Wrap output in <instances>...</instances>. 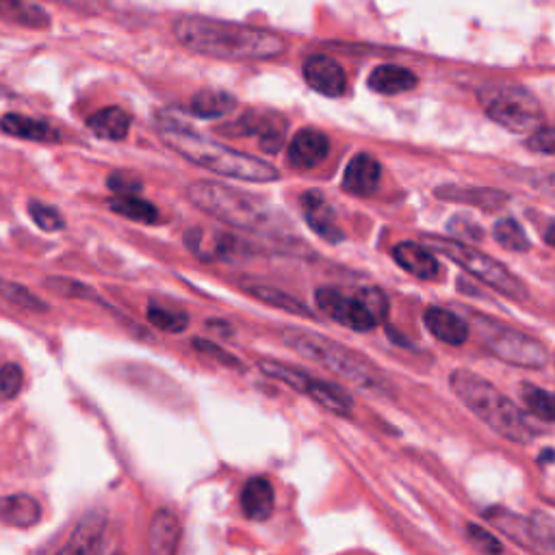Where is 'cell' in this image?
I'll return each mask as SVG.
<instances>
[{"label":"cell","mask_w":555,"mask_h":555,"mask_svg":"<svg viewBox=\"0 0 555 555\" xmlns=\"http://www.w3.org/2000/svg\"><path fill=\"white\" fill-rule=\"evenodd\" d=\"M545 241H547L549 245H555V224H551V226L547 228V232H545Z\"/></svg>","instance_id":"cell-43"},{"label":"cell","mask_w":555,"mask_h":555,"mask_svg":"<svg viewBox=\"0 0 555 555\" xmlns=\"http://www.w3.org/2000/svg\"><path fill=\"white\" fill-rule=\"evenodd\" d=\"M287 128L289 122L278 113H258L248 111L237 122L226 124L224 133L237 135V137H256L258 146L265 152L276 154L287 141Z\"/></svg>","instance_id":"cell-11"},{"label":"cell","mask_w":555,"mask_h":555,"mask_svg":"<svg viewBox=\"0 0 555 555\" xmlns=\"http://www.w3.org/2000/svg\"><path fill=\"white\" fill-rule=\"evenodd\" d=\"M529 527H532V536L538 545L547 547L549 551H555V527L549 523V519H545V516H536L534 521H529Z\"/></svg>","instance_id":"cell-39"},{"label":"cell","mask_w":555,"mask_h":555,"mask_svg":"<svg viewBox=\"0 0 555 555\" xmlns=\"http://www.w3.org/2000/svg\"><path fill=\"white\" fill-rule=\"evenodd\" d=\"M393 258L399 267L406 269L410 276H415L419 280H434L438 276V271H441V265H438L436 256L415 241H404L395 245Z\"/></svg>","instance_id":"cell-16"},{"label":"cell","mask_w":555,"mask_h":555,"mask_svg":"<svg viewBox=\"0 0 555 555\" xmlns=\"http://www.w3.org/2000/svg\"><path fill=\"white\" fill-rule=\"evenodd\" d=\"M0 18L31 29H44L50 22L42 7L31 5L27 0H0Z\"/></svg>","instance_id":"cell-28"},{"label":"cell","mask_w":555,"mask_h":555,"mask_svg":"<svg viewBox=\"0 0 555 555\" xmlns=\"http://www.w3.org/2000/svg\"><path fill=\"white\" fill-rule=\"evenodd\" d=\"M493 237L501 245V248H506L510 252H527L529 248H532V243H529L521 224L514 222V219H510V217L499 219L493 228Z\"/></svg>","instance_id":"cell-31"},{"label":"cell","mask_w":555,"mask_h":555,"mask_svg":"<svg viewBox=\"0 0 555 555\" xmlns=\"http://www.w3.org/2000/svg\"><path fill=\"white\" fill-rule=\"evenodd\" d=\"M304 79L315 92L328 98H339L347 89V74L337 59L328 55H311L304 61Z\"/></svg>","instance_id":"cell-12"},{"label":"cell","mask_w":555,"mask_h":555,"mask_svg":"<svg viewBox=\"0 0 555 555\" xmlns=\"http://www.w3.org/2000/svg\"><path fill=\"white\" fill-rule=\"evenodd\" d=\"M42 506L31 495H7L0 497V523L18 529H27L40 523Z\"/></svg>","instance_id":"cell-22"},{"label":"cell","mask_w":555,"mask_h":555,"mask_svg":"<svg viewBox=\"0 0 555 555\" xmlns=\"http://www.w3.org/2000/svg\"><path fill=\"white\" fill-rule=\"evenodd\" d=\"M109 187L115 196H137L141 191L139 180H133L128 174H113L109 178Z\"/></svg>","instance_id":"cell-42"},{"label":"cell","mask_w":555,"mask_h":555,"mask_svg":"<svg viewBox=\"0 0 555 555\" xmlns=\"http://www.w3.org/2000/svg\"><path fill=\"white\" fill-rule=\"evenodd\" d=\"M467 536H469V540L473 542V545L480 549V551H484L486 555H501L503 553L501 540L495 538L490 532H486V529L480 527V525L469 523L467 525Z\"/></svg>","instance_id":"cell-37"},{"label":"cell","mask_w":555,"mask_h":555,"mask_svg":"<svg viewBox=\"0 0 555 555\" xmlns=\"http://www.w3.org/2000/svg\"><path fill=\"white\" fill-rule=\"evenodd\" d=\"M193 206L222 224L248 232H280L282 215L252 193L222 183H193L187 187Z\"/></svg>","instance_id":"cell-5"},{"label":"cell","mask_w":555,"mask_h":555,"mask_svg":"<svg viewBox=\"0 0 555 555\" xmlns=\"http://www.w3.org/2000/svg\"><path fill=\"white\" fill-rule=\"evenodd\" d=\"M449 232L454 237H462V239H469V241H482V228L477 226L471 219H464V217H456L449 222Z\"/></svg>","instance_id":"cell-41"},{"label":"cell","mask_w":555,"mask_h":555,"mask_svg":"<svg viewBox=\"0 0 555 555\" xmlns=\"http://www.w3.org/2000/svg\"><path fill=\"white\" fill-rule=\"evenodd\" d=\"M243 289L248 291L252 298L261 300V302L274 306V308H280V311H285L289 315H298V317H306V319H315L317 317L302 300H298V298H295V295L282 291L278 287H269V285H258V282H250V285H245Z\"/></svg>","instance_id":"cell-27"},{"label":"cell","mask_w":555,"mask_h":555,"mask_svg":"<svg viewBox=\"0 0 555 555\" xmlns=\"http://www.w3.org/2000/svg\"><path fill=\"white\" fill-rule=\"evenodd\" d=\"M180 542V523L170 510L152 516L148 529V555H176Z\"/></svg>","instance_id":"cell-20"},{"label":"cell","mask_w":555,"mask_h":555,"mask_svg":"<svg viewBox=\"0 0 555 555\" xmlns=\"http://www.w3.org/2000/svg\"><path fill=\"white\" fill-rule=\"evenodd\" d=\"M302 211H304L306 224L311 226L315 235H319L324 241L339 243V241L345 239L343 230L337 222V213H334L328 198L321 191L311 189V191L304 193V196H302Z\"/></svg>","instance_id":"cell-13"},{"label":"cell","mask_w":555,"mask_h":555,"mask_svg":"<svg viewBox=\"0 0 555 555\" xmlns=\"http://www.w3.org/2000/svg\"><path fill=\"white\" fill-rule=\"evenodd\" d=\"M380 176L382 167L378 159H373L367 152H360L345 167L343 189L354 193V196H371L378 189Z\"/></svg>","instance_id":"cell-15"},{"label":"cell","mask_w":555,"mask_h":555,"mask_svg":"<svg viewBox=\"0 0 555 555\" xmlns=\"http://www.w3.org/2000/svg\"><path fill=\"white\" fill-rule=\"evenodd\" d=\"M484 111L495 124L508 128L510 133H529L542 126L545 113L532 92L516 85H499L484 89L482 96Z\"/></svg>","instance_id":"cell-8"},{"label":"cell","mask_w":555,"mask_h":555,"mask_svg":"<svg viewBox=\"0 0 555 555\" xmlns=\"http://www.w3.org/2000/svg\"><path fill=\"white\" fill-rule=\"evenodd\" d=\"M174 37L191 53L222 61H267L287 53V42L274 31L206 16L178 18Z\"/></svg>","instance_id":"cell-1"},{"label":"cell","mask_w":555,"mask_h":555,"mask_svg":"<svg viewBox=\"0 0 555 555\" xmlns=\"http://www.w3.org/2000/svg\"><path fill=\"white\" fill-rule=\"evenodd\" d=\"M261 371L265 373V376L291 386L293 391L308 395L315 404L324 406L326 410L334 412V415H339V417L352 415L354 399L350 397V393L343 391L339 384L319 380V378L311 376V373H306L298 367L285 365V363H278V360H261Z\"/></svg>","instance_id":"cell-10"},{"label":"cell","mask_w":555,"mask_h":555,"mask_svg":"<svg viewBox=\"0 0 555 555\" xmlns=\"http://www.w3.org/2000/svg\"><path fill=\"white\" fill-rule=\"evenodd\" d=\"M315 302L321 313L356 332L373 330L389 315V300L376 287H365L354 295H345L332 287H321L315 293Z\"/></svg>","instance_id":"cell-6"},{"label":"cell","mask_w":555,"mask_h":555,"mask_svg":"<svg viewBox=\"0 0 555 555\" xmlns=\"http://www.w3.org/2000/svg\"><path fill=\"white\" fill-rule=\"evenodd\" d=\"M425 328H428L438 341H443L447 345H462L469 339V326L467 321L458 317L456 313L447 311L441 306H430L423 315Z\"/></svg>","instance_id":"cell-18"},{"label":"cell","mask_w":555,"mask_h":555,"mask_svg":"<svg viewBox=\"0 0 555 555\" xmlns=\"http://www.w3.org/2000/svg\"><path fill=\"white\" fill-rule=\"evenodd\" d=\"M159 137L180 157L200 165L202 170L222 178L245 180V183H271L280 176L274 165L245 154L239 150L217 144L215 139L204 137L170 115L161 113L157 120Z\"/></svg>","instance_id":"cell-2"},{"label":"cell","mask_w":555,"mask_h":555,"mask_svg":"<svg viewBox=\"0 0 555 555\" xmlns=\"http://www.w3.org/2000/svg\"><path fill=\"white\" fill-rule=\"evenodd\" d=\"M148 321L154 326V328H159L163 332H172V334H178V332H185L187 326H189V315L183 313V311H174V308H165V306H157V304H152L148 306Z\"/></svg>","instance_id":"cell-33"},{"label":"cell","mask_w":555,"mask_h":555,"mask_svg":"<svg viewBox=\"0 0 555 555\" xmlns=\"http://www.w3.org/2000/svg\"><path fill=\"white\" fill-rule=\"evenodd\" d=\"M449 384L460 402L477 419L484 421L490 430H495L499 436L508 438L516 445H529L534 441L532 423L497 386L469 369H456L451 373Z\"/></svg>","instance_id":"cell-4"},{"label":"cell","mask_w":555,"mask_h":555,"mask_svg":"<svg viewBox=\"0 0 555 555\" xmlns=\"http://www.w3.org/2000/svg\"><path fill=\"white\" fill-rule=\"evenodd\" d=\"M417 83L419 79L408 68L393 66V63H389V66H378L369 74V89L382 96H397L410 92V89L417 87Z\"/></svg>","instance_id":"cell-24"},{"label":"cell","mask_w":555,"mask_h":555,"mask_svg":"<svg viewBox=\"0 0 555 555\" xmlns=\"http://www.w3.org/2000/svg\"><path fill=\"white\" fill-rule=\"evenodd\" d=\"M330 154V139L317 128H302L291 139L287 159L295 170H315Z\"/></svg>","instance_id":"cell-14"},{"label":"cell","mask_w":555,"mask_h":555,"mask_svg":"<svg viewBox=\"0 0 555 555\" xmlns=\"http://www.w3.org/2000/svg\"><path fill=\"white\" fill-rule=\"evenodd\" d=\"M527 148L540 152V154H551L555 157V122L542 124L538 131L527 137Z\"/></svg>","instance_id":"cell-38"},{"label":"cell","mask_w":555,"mask_h":555,"mask_svg":"<svg viewBox=\"0 0 555 555\" xmlns=\"http://www.w3.org/2000/svg\"><path fill=\"white\" fill-rule=\"evenodd\" d=\"M193 347H196L198 352L206 354V356H211L215 360H219V363L226 365V367H241L239 363V358H235L232 354H228L226 350H222V347L215 345L213 341H206V339H196L193 341Z\"/></svg>","instance_id":"cell-40"},{"label":"cell","mask_w":555,"mask_h":555,"mask_svg":"<svg viewBox=\"0 0 555 555\" xmlns=\"http://www.w3.org/2000/svg\"><path fill=\"white\" fill-rule=\"evenodd\" d=\"M0 298L24 308V311H33V313L48 311V304L44 300H40L33 291L18 285V282H14V280L0 278Z\"/></svg>","instance_id":"cell-30"},{"label":"cell","mask_w":555,"mask_h":555,"mask_svg":"<svg viewBox=\"0 0 555 555\" xmlns=\"http://www.w3.org/2000/svg\"><path fill=\"white\" fill-rule=\"evenodd\" d=\"M241 510L252 521H267L274 512V486L267 477H252L241 493Z\"/></svg>","instance_id":"cell-23"},{"label":"cell","mask_w":555,"mask_h":555,"mask_svg":"<svg viewBox=\"0 0 555 555\" xmlns=\"http://www.w3.org/2000/svg\"><path fill=\"white\" fill-rule=\"evenodd\" d=\"M434 193L445 202L471 204V206H477V209H484V211H497L508 202L506 193L499 191V189H490V187L445 185V187H438Z\"/></svg>","instance_id":"cell-19"},{"label":"cell","mask_w":555,"mask_h":555,"mask_svg":"<svg viewBox=\"0 0 555 555\" xmlns=\"http://www.w3.org/2000/svg\"><path fill=\"white\" fill-rule=\"evenodd\" d=\"M46 287L50 291H55L59 295H66V298H74V300H92V302L100 300L98 291H94L92 287L85 285V282L72 280V278H66V276H50L46 280Z\"/></svg>","instance_id":"cell-34"},{"label":"cell","mask_w":555,"mask_h":555,"mask_svg":"<svg viewBox=\"0 0 555 555\" xmlns=\"http://www.w3.org/2000/svg\"><path fill=\"white\" fill-rule=\"evenodd\" d=\"M113 213H118L126 219H133L139 224H157L159 209L148 200H141L139 196H113L109 200Z\"/></svg>","instance_id":"cell-29"},{"label":"cell","mask_w":555,"mask_h":555,"mask_svg":"<svg viewBox=\"0 0 555 555\" xmlns=\"http://www.w3.org/2000/svg\"><path fill=\"white\" fill-rule=\"evenodd\" d=\"M237 98L222 89H204L189 102V111L200 120H217L237 109Z\"/></svg>","instance_id":"cell-26"},{"label":"cell","mask_w":555,"mask_h":555,"mask_svg":"<svg viewBox=\"0 0 555 555\" xmlns=\"http://www.w3.org/2000/svg\"><path fill=\"white\" fill-rule=\"evenodd\" d=\"M102 532H105V516L100 512H89L72 529L66 545L55 555H92L102 538Z\"/></svg>","instance_id":"cell-17"},{"label":"cell","mask_w":555,"mask_h":555,"mask_svg":"<svg viewBox=\"0 0 555 555\" xmlns=\"http://www.w3.org/2000/svg\"><path fill=\"white\" fill-rule=\"evenodd\" d=\"M0 131L11 137L27 139V141H40V144H55L59 141V131L44 120L29 118V115L20 113H7L0 120Z\"/></svg>","instance_id":"cell-21"},{"label":"cell","mask_w":555,"mask_h":555,"mask_svg":"<svg viewBox=\"0 0 555 555\" xmlns=\"http://www.w3.org/2000/svg\"><path fill=\"white\" fill-rule=\"evenodd\" d=\"M471 319L477 332H480L484 345L488 347V352L495 354L503 363L527 369H542L547 365L549 354L545 345L529 337V334L501 326L499 321L475 311H471Z\"/></svg>","instance_id":"cell-9"},{"label":"cell","mask_w":555,"mask_h":555,"mask_svg":"<svg viewBox=\"0 0 555 555\" xmlns=\"http://www.w3.org/2000/svg\"><path fill=\"white\" fill-rule=\"evenodd\" d=\"M282 341H285L293 352L313 360V363L326 367L328 371L337 373L339 378L356 384L358 389L376 395H389L391 384L386 380L384 373L371 363L369 358L358 354L350 347L332 341L324 334H317L304 328H287L282 332Z\"/></svg>","instance_id":"cell-3"},{"label":"cell","mask_w":555,"mask_h":555,"mask_svg":"<svg viewBox=\"0 0 555 555\" xmlns=\"http://www.w3.org/2000/svg\"><path fill=\"white\" fill-rule=\"evenodd\" d=\"M24 386V373L20 365L7 363L0 367V395L3 397H16Z\"/></svg>","instance_id":"cell-36"},{"label":"cell","mask_w":555,"mask_h":555,"mask_svg":"<svg viewBox=\"0 0 555 555\" xmlns=\"http://www.w3.org/2000/svg\"><path fill=\"white\" fill-rule=\"evenodd\" d=\"M29 215H31L33 222L40 226L44 232H59L63 226H66V222H63V217L55 209V206L44 204V202L31 200L29 202Z\"/></svg>","instance_id":"cell-35"},{"label":"cell","mask_w":555,"mask_h":555,"mask_svg":"<svg viewBox=\"0 0 555 555\" xmlns=\"http://www.w3.org/2000/svg\"><path fill=\"white\" fill-rule=\"evenodd\" d=\"M525 406L534 412V415L542 421L555 423V393L538 389V386L525 384L521 389Z\"/></svg>","instance_id":"cell-32"},{"label":"cell","mask_w":555,"mask_h":555,"mask_svg":"<svg viewBox=\"0 0 555 555\" xmlns=\"http://www.w3.org/2000/svg\"><path fill=\"white\" fill-rule=\"evenodd\" d=\"M131 115L120 107H105L96 111L92 118L87 120V128L96 137L107 141H122L131 131Z\"/></svg>","instance_id":"cell-25"},{"label":"cell","mask_w":555,"mask_h":555,"mask_svg":"<svg viewBox=\"0 0 555 555\" xmlns=\"http://www.w3.org/2000/svg\"><path fill=\"white\" fill-rule=\"evenodd\" d=\"M425 243H428L434 252H441L443 256L451 258V261L460 265L464 271H469L473 278L484 282L486 287L495 289L497 293L506 295V298L516 302L527 300V289L523 282L516 278L506 265H501L497 258L475 250L469 243H462L456 239L428 237Z\"/></svg>","instance_id":"cell-7"}]
</instances>
